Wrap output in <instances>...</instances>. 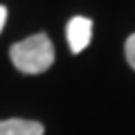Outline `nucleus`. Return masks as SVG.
Instances as JSON below:
<instances>
[{
  "label": "nucleus",
  "mask_w": 135,
  "mask_h": 135,
  "mask_svg": "<svg viewBox=\"0 0 135 135\" xmlns=\"http://www.w3.org/2000/svg\"><path fill=\"white\" fill-rule=\"evenodd\" d=\"M0 135H43V126L32 119H5L0 122Z\"/></svg>",
  "instance_id": "obj_3"
},
{
  "label": "nucleus",
  "mask_w": 135,
  "mask_h": 135,
  "mask_svg": "<svg viewBox=\"0 0 135 135\" xmlns=\"http://www.w3.org/2000/svg\"><path fill=\"white\" fill-rule=\"evenodd\" d=\"M126 61L131 63V68L135 70V34H131L128 38H126Z\"/></svg>",
  "instance_id": "obj_4"
},
{
  "label": "nucleus",
  "mask_w": 135,
  "mask_h": 135,
  "mask_svg": "<svg viewBox=\"0 0 135 135\" xmlns=\"http://www.w3.org/2000/svg\"><path fill=\"white\" fill-rule=\"evenodd\" d=\"M65 36H68V45L74 54L83 52L90 43V36H92V23L83 16H74L70 23H68L65 29Z\"/></svg>",
  "instance_id": "obj_2"
},
{
  "label": "nucleus",
  "mask_w": 135,
  "mask_h": 135,
  "mask_svg": "<svg viewBox=\"0 0 135 135\" xmlns=\"http://www.w3.org/2000/svg\"><path fill=\"white\" fill-rule=\"evenodd\" d=\"M11 63L25 74H41L54 63V47L45 34H34L29 38L11 45Z\"/></svg>",
  "instance_id": "obj_1"
},
{
  "label": "nucleus",
  "mask_w": 135,
  "mask_h": 135,
  "mask_svg": "<svg viewBox=\"0 0 135 135\" xmlns=\"http://www.w3.org/2000/svg\"><path fill=\"white\" fill-rule=\"evenodd\" d=\"M5 20H7V9L0 7V32H2V27H5Z\"/></svg>",
  "instance_id": "obj_5"
}]
</instances>
